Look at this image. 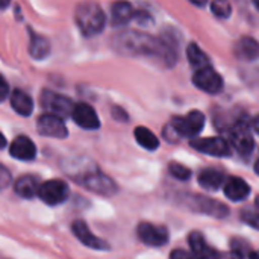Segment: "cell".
<instances>
[{
  "mask_svg": "<svg viewBox=\"0 0 259 259\" xmlns=\"http://www.w3.org/2000/svg\"><path fill=\"white\" fill-rule=\"evenodd\" d=\"M112 46L117 52L123 55L155 56V58H159L167 65H171L176 61L173 47L164 38H155V36H150L147 33L137 32V30H127V32L115 35Z\"/></svg>",
  "mask_w": 259,
  "mask_h": 259,
  "instance_id": "cell-1",
  "label": "cell"
},
{
  "mask_svg": "<svg viewBox=\"0 0 259 259\" xmlns=\"http://www.w3.org/2000/svg\"><path fill=\"white\" fill-rule=\"evenodd\" d=\"M74 20L79 30L85 36H94L105 29L106 15L102 6L96 2H83L74 11Z\"/></svg>",
  "mask_w": 259,
  "mask_h": 259,
  "instance_id": "cell-2",
  "label": "cell"
},
{
  "mask_svg": "<svg viewBox=\"0 0 259 259\" xmlns=\"http://www.w3.org/2000/svg\"><path fill=\"white\" fill-rule=\"evenodd\" d=\"M41 106L47 111V114L62 120L71 117L74 103L62 94H58L50 90H44L41 94Z\"/></svg>",
  "mask_w": 259,
  "mask_h": 259,
  "instance_id": "cell-3",
  "label": "cell"
},
{
  "mask_svg": "<svg viewBox=\"0 0 259 259\" xmlns=\"http://www.w3.org/2000/svg\"><path fill=\"white\" fill-rule=\"evenodd\" d=\"M68 196H70V188L61 179H52L39 185L38 197L50 206L64 203L68 199Z\"/></svg>",
  "mask_w": 259,
  "mask_h": 259,
  "instance_id": "cell-4",
  "label": "cell"
},
{
  "mask_svg": "<svg viewBox=\"0 0 259 259\" xmlns=\"http://www.w3.org/2000/svg\"><path fill=\"white\" fill-rule=\"evenodd\" d=\"M203 124L205 115L200 111H191L184 117H175L170 126L181 137H194L203 129Z\"/></svg>",
  "mask_w": 259,
  "mask_h": 259,
  "instance_id": "cell-5",
  "label": "cell"
},
{
  "mask_svg": "<svg viewBox=\"0 0 259 259\" xmlns=\"http://www.w3.org/2000/svg\"><path fill=\"white\" fill-rule=\"evenodd\" d=\"M62 168H64V173L68 175L79 185L90 175H93L96 170H99V167L88 158H70V159H65L62 162Z\"/></svg>",
  "mask_w": 259,
  "mask_h": 259,
  "instance_id": "cell-6",
  "label": "cell"
},
{
  "mask_svg": "<svg viewBox=\"0 0 259 259\" xmlns=\"http://www.w3.org/2000/svg\"><path fill=\"white\" fill-rule=\"evenodd\" d=\"M193 82L199 90L209 93V94H215V93L222 91V88H223L222 76L211 67L197 70L193 76Z\"/></svg>",
  "mask_w": 259,
  "mask_h": 259,
  "instance_id": "cell-7",
  "label": "cell"
},
{
  "mask_svg": "<svg viewBox=\"0 0 259 259\" xmlns=\"http://www.w3.org/2000/svg\"><path fill=\"white\" fill-rule=\"evenodd\" d=\"M191 146L206 155L212 156H229L231 155V146L229 143L222 137H211V138H197L191 141Z\"/></svg>",
  "mask_w": 259,
  "mask_h": 259,
  "instance_id": "cell-8",
  "label": "cell"
},
{
  "mask_svg": "<svg viewBox=\"0 0 259 259\" xmlns=\"http://www.w3.org/2000/svg\"><path fill=\"white\" fill-rule=\"evenodd\" d=\"M82 187H85L87 190L102 194V196H112L117 193V184L106 175H103L100 170H96L93 175H90L82 184Z\"/></svg>",
  "mask_w": 259,
  "mask_h": 259,
  "instance_id": "cell-9",
  "label": "cell"
},
{
  "mask_svg": "<svg viewBox=\"0 0 259 259\" xmlns=\"http://www.w3.org/2000/svg\"><path fill=\"white\" fill-rule=\"evenodd\" d=\"M36 131L39 132V135L50 137V138H65L68 134L64 121L50 114H42L38 117Z\"/></svg>",
  "mask_w": 259,
  "mask_h": 259,
  "instance_id": "cell-10",
  "label": "cell"
},
{
  "mask_svg": "<svg viewBox=\"0 0 259 259\" xmlns=\"http://www.w3.org/2000/svg\"><path fill=\"white\" fill-rule=\"evenodd\" d=\"M140 240L152 247L164 246L168 241V231L164 226H156L152 223H141L138 226Z\"/></svg>",
  "mask_w": 259,
  "mask_h": 259,
  "instance_id": "cell-11",
  "label": "cell"
},
{
  "mask_svg": "<svg viewBox=\"0 0 259 259\" xmlns=\"http://www.w3.org/2000/svg\"><path fill=\"white\" fill-rule=\"evenodd\" d=\"M71 232L74 234V237H76L83 246H87V247H90V249H96V250H108V249H109L108 243L103 241V240H100L99 237H96V235L90 231L88 225H87L85 222H82V220L73 222V225H71Z\"/></svg>",
  "mask_w": 259,
  "mask_h": 259,
  "instance_id": "cell-12",
  "label": "cell"
},
{
  "mask_svg": "<svg viewBox=\"0 0 259 259\" xmlns=\"http://www.w3.org/2000/svg\"><path fill=\"white\" fill-rule=\"evenodd\" d=\"M71 118L74 120V123L77 126L88 129V131L99 129V126H100L99 115L96 114L93 106H90L88 103H83V102L74 105L73 112H71Z\"/></svg>",
  "mask_w": 259,
  "mask_h": 259,
  "instance_id": "cell-13",
  "label": "cell"
},
{
  "mask_svg": "<svg viewBox=\"0 0 259 259\" xmlns=\"http://www.w3.org/2000/svg\"><path fill=\"white\" fill-rule=\"evenodd\" d=\"M229 140H231V144L241 155H249L253 150L255 141H253V137H252L249 127L244 123H238L231 129Z\"/></svg>",
  "mask_w": 259,
  "mask_h": 259,
  "instance_id": "cell-14",
  "label": "cell"
},
{
  "mask_svg": "<svg viewBox=\"0 0 259 259\" xmlns=\"http://www.w3.org/2000/svg\"><path fill=\"white\" fill-rule=\"evenodd\" d=\"M188 243H190V247H191V252H193V258L196 259H222L223 255L211 247L205 237L200 234V232H191L190 237H188Z\"/></svg>",
  "mask_w": 259,
  "mask_h": 259,
  "instance_id": "cell-15",
  "label": "cell"
},
{
  "mask_svg": "<svg viewBox=\"0 0 259 259\" xmlns=\"http://www.w3.org/2000/svg\"><path fill=\"white\" fill-rule=\"evenodd\" d=\"M9 153L20 161H32L36 155V147L30 138L20 135L12 141L9 147Z\"/></svg>",
  "mask_w": 259,
  "mask_h": 259,
  "instance_id": "cell-16",
  "label": "cell"
},
{
  "mask_svg": "<svg viewBox=\"0 0 259 259\" xmlns=\"http://www.w3.org/2000/svg\"><path fill=\"white\" fill-rule=\"evenodd\" d=\"M191 208H194L199 212H203V214H208V215H214L217 219H223L225 215H228V208L225 205H222L217 200L206 199V197H193Z\"/></svg>",
  "mask_w": 259,
  "mask_h": 259,
  "instance_id": "cell-17",
  "label": "cell"
},
{
  "mask_svg": "<svg viewBox=\"0 0 259 259\" xmlns=\"http://www.w3.org/2000/svg\"><path fill=\"white\" fill-rule=\"evenodd\" d=\"M39 182L35 176L32 175H26L21 176L15 181L14 184V191L17 193V196L23 197V199H33L38 196L39 191Z\"/></svg>",
  "mask_w": 259,
  "mask_h": 259,
  "instance_id": "cell-18",
  "label": "cell"
},
{
  "mask_svg": "<svg viewBox=\"0 0 259 259\" xmlns=\"http://www.w3.org/2000/svg\"><path fill=\"white\" fill-rule=\"evenodd\" d=\"M250 193V187L241 178H229L225 184V194L234 202L244 200Z\"/></svg>",
  "mask_w": 259,
  "mask_h": 259,
  "instance_id": "cell-19",
  "label": "cell"
},
{
  "mask_svg": "<svg viewBox=\"0 0 259 259\" xmlns=\"http://www.w3.org/2000/svg\"><path fill=\"white\" fill-rule=\"evenodd\" d=\"M135 17V11L127 2H117L111 6V20L114 26H123Z\"/></svg>",
  "mask_w": 259,
  "mask_h": 259,
  "instance_id": "cell-20",
  "label": "cell"
},
{
  "mask_svg": "<svg viewBox=\"0 0 259 259\" xmlns=\"http://www.w3.org/2000/svg\"><path fill=\"white\" fill-rule=\"evenodd\" d=\"M11 106L14 108V111L20 115H30L33 111V102L30 99V96L21 90H14L11 94Z\"/></svg>",
  "mask_w": 259,
  "mask_h": 259,
  "instance_id": "cell-21",
  "label": "cell"
},
{
  "mask_svg": "<svg viewBox=\"0 0 259 259\" xmlns=\"http://www.w3.org/2000/svg\"><path fill=\"white\" fill-rule=\"evenodd\" d=\"M199 184L209 191L219 190L225 184V175L215 168H206L199 175Z\"/></svg>",
  "mask_w": 259,
  "mask_h": 259,
  "instance_id": "cell-22",
  "label": "cell"
},
{
  "mask_svg": "<svg viewBox=\"0 0 259 259\" xmlns=\"http://www.w3.org/2000/svg\"><path fill=\"white\" fill-rule=\"evenodd\" d=\"M235 52L241 59H246V61L259 59V42L250 36H244L238 41Z\"/></svg>",
  "mask_w": 259,
  "mask_h": 259,
  "instance_id": "cell-23",
  "label": "cell"
},
{
  "mask_svg": "<svg viewBox=\"0 0 259 259\" xmlns=\"http://www.w3.org/2000/svg\"><path fill=\"white\" fill-rule=\"evenodd\" d=\"M29 52L32 55V58L35 59H44L49 53H50V42L47 38H44L42 35H38L35 32L30 30V46H29Z\"/></svg>",
  "mask_w": 259,
  "mask_h": 259,
  "instance_id": "cell-24",
  "label": "cell"
},
{
  "mask_svg": "<svg viewBox=\"0 0 259 259\" xmlns=\"http://www.w3.org/2000/svg\"><path fill=\"white\" fill-rule=\"evenodd\" d=\"M135 140L141 147L147 150H156L159 147V140L156 138V135L150 129L143 127V126L135 129Z\"/></svg>",
  "mask_w": 259,
  "mask_h": 259,
  "instance_id": "cell-25",
  "label": "cell"
},
{
  "mask_svg": "<svg viewBox=\"0 0 259 259\" xmlns=\"http://www.w3.org/2000/svg\"><path fill=\"white\" fill-rule=\"evenodd\" d=\"M187 56H188V61L193 67H196L197 70L200 68H205V67H209V59H208V55L194 42H191L187 49Z\"/></svg>",
  "mask_w": 259,
  "mask_h": 259,
  "instance_id": "cell-26",
  "label": "cell"
},
{
  "mask_svg": "<svg viewBox=\"0 0 259 259\" xmlns=\"http://www.w3.org/2000/svg\"><path fill=\"white\" fill-rule=\"evenodd\" d=\"M168 171L173 178L179 179V181H188L191 178V171L190 168H187L185 165L179 164V162H171L168 165Z\"/></svg>",
  "mask_w": 259,
  "mask_h": 259,
  "instance_id": "cell-27",
  "label": "cell"
},
{
  "mask_svg": "<svg viewBox=\"0 0 259 259\" xmlns=\"http://www.w3.org/2000/svg\"><path fill=\"white\" fill-rule=\"evenodd\" d=\"M211 9L220 18H228L231 15V12H232V8H231V5L228 2H214L211 5Z\"/></svg>",
  "mask_w": 259,
  "mask_h": 259,
  "instance_id": "cell-28",
  "label": "cell"
},
{
  "mask_svg": "<svg viewBox=\"0 0 259 259\" xmlns=\"http://www.w3.org/2000/svg\"><path fill=\"white\" fill-rule=\"evenodd\" d=\"M241 219L244 223H247L249 226L255 228L259 231V212L258 211H253V209H244L241 212Z\"/></svg>",
  "mask_w": 259,
  "mask_h": 259,
  "instance_id": "cell-29",
  "label": "cell"
},
{
  "mask_svg": "<svg viewBox=\"0 0 259 259\" xmlns=\"http://www.w3.org/2000/svg\"><path fill=\"white\" fill-rule=\"evenodd\" d=\"M232 250H234L232 255L238 256L240 259H243L244 256L250 255V253H249L247 244H246L244 241H241V240H234V241H232Z\"/></svg>",
  "mask_w": 259,
  "mask_h": 259,
  "instance_id": "cell-30",
  "label": "cell"
},
{
  "mask_svg": "<svg viewBox=\"0 0 259 259\" xmlns=\"http://www.w3.org/2000/svg\"><path fill=\"white\" fill-rule=\"evenodd\" d=\"M12 182V178H11V173L8 171V168L5 165H0V190H5L11 185Z\"/></svg>",
  "mask_w": 259,
  "mask_h": 259,
  "instance_id": "cell-31",
  "label": "cell"
},
{
  "mask_svg": "<svg viewBox=\"0 0 259 259\" xmlns=\"http://www.w3.org/2000/svg\"><path fill=\"white\" fill-rule=\"evenodd\" d=\"M9 94V85L6 82V79L0 74V102H3Z\"/></svg>",
  "mask_w": 259,
  "mask_h": 259,
  "instance_id": "cell-32",
  "label": "cell"
},
{
  "mask_svg": "<svg viewBox=\"0 0 259 259\" xmlns=\"http://www.w3.org/2000/svg\"><path fill=\"white\" fill-rule=\"evenodd\" d=\"M170 259H194V258H193V255H191V253H188V252H185V250H182V249H176V250H173V252H171Z\"/></svg>",
  "mask_w": 259,
  "mask_h": 259,
  "instance_id": "cell-33",
  "label": "cell"
},
{
  "mask_svg": "<svg viewBox=\"0 0 259 259\" xmlns=\"http://www.w3.org/2000/svg\"><path fill=\"white\" fill-rule=\"evenodd\" d=\"M114 115H115L118 120H127V115H126V112H124L121 108H115V109H114Z\"/></svg>",
  "mask_w": 259,
  "mask_h": 259,
  "instance_id": "cell-34",
  "label": "cell"
},
{
  "mask_svg": "<svg viewBox=\"0 0 259 259\" xmlns=\"http://www.w3.org/2000/svg\"><path fill=\"white\" fill-rule=\"evenodd\" d=\"M252 127H253V129H255V131L259 134V115L253 118V121H252Z\"/></svg>",
  "mask_w": 259,
  "mask_h": 259,
  "instance_id": "cell-35",
  "label": "cell"
},
{
  "mask_svg": "<svg viewBox=\"0 0 259 259\" xmlns=\"http://www.w3.org/2000/svg\"><path fill=\"white\" fill-rule=\"evenodd\" d=\"M6 146V138L3 137V134L0 132V149H3Z\"/></svg>",
  "mask_w": 259,
  "mask_h": 259,
  "instance_id": "cell-36",
  "label": "cell"
},
{
  "mask_svg": "<svg viewBox=\"0 0 259 259\" xmlns=\"http://www.w3.org/2000/svg\"><path fill=\"white\" fill-rule=\"evenodd\" d=\"M249 258H250V259H259V250H256V252H252V253L249 255Z\"/></svg>",
  "mask_w": 259,
  "mask_h": 259,
  "instance_id": "cell-37",
  "label": "cell"
},
{
  "mask_svg": "<svg viewBox=\"0 0 259 259\" xmlns=\"http://www.w3.org/2000/svg\"><path fill=\"white\" fill-rule=\"evenodd\" d=\"M9 6V2H0V9H5Z\"/></svg>",
  "mask_w": 259,
  "mask_h": 259,
  "instance_id": "cell-38",
  "label": "cell"
},
{
  "mask_svg": "<svg viewBox=\"0 0 259 259\" xmlns=\"http://www.w3.org/2000/svg\"><path fill=\"white\" fill-rule=\"evenodd\" d=\"M255 171H256V175H259V161L255 164Z\"/></svg>",
  "mask_w": 259,
  "mask_h": 259,
  "instance_id": "cell-39",
  "label": "cell"
},
{
  "mask_svg": "<svg viewBox=\"0 0 259 259\" xmlns=\"http://www.w3.org/2000/svg\"><path fill=\"white\" fill-rule=\"evenodd\" d=\"M255 6H256V8L259 9V2H255Z\"/></svg>",
  "mask_w": 259,
  "mask_h": 259,
  "instance_id": "cell-40",
  "label": "cell"
},
{
  "mask_svg": "<svg viewBox=\"0 0 259 259\" xmlns=\"http://www.w3.org/2000/svg\"><path fill=\"white\" fill-rule=\"evenodd\" d=\"M256 206H258V209H259V197L256 199Z\"/></svg>",
  "mask_w": 259,
  "mask_h": 259,
  "instance_id": "cell-41",
  "label": "cell"
},
{
  "mask_svg": "<svg viewBox=\"0 0 259 259\" xmlns=\"http://www.w3.org/2000/svg\"><path fill=\"white\" fill-rule=\"evenodd\" d=\"M0 259H5V258H0Z\"/></svg>",
  "mask_w": 259,
  "mask_h": 259,
  "instance_id": "cell-42",
  "label": "cell"
}]
</instances>
